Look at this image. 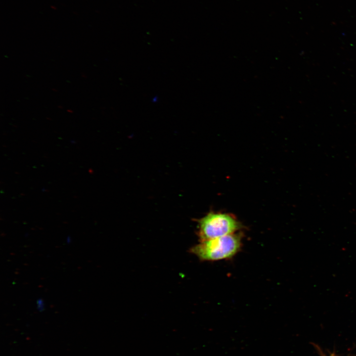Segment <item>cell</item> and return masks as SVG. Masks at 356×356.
Masks as SVG:
<instances>
[{
    "mask_svg": "<svg viewBox=\"0 0 356 356\" xmlns=\"http://www.w3.org/2000/svg\"><path fill=\"white\" fill-rule=\"evenodd\" d=\"M242 226L232 215L210 212L198 220V236L204 241L235 233Z\"/></svg>",
    "mask_w": 356,
    "mask_h": 356,
    "instance_id": "obj_2",
    "label": "cell"
},
{
    "mask_svg": "<svg viewBox=\"0 0 356 356\" xmlns=\"http://www.w3.org/2000/svg\"><path fill=\"white\" fill-rule=\"evenodd\" d=\"M241 246V235L235 233L200 241L190 252L201 261H216L233 257L240 251Z\"/></svg>",
    "mask_w": 356,
    "mask_h": 356,
    "instance_id": "obj_1",
    "label": "cell"
},
{
    "mask_svg": "<svg viewBox=\"0 0 356 356\" xmlns=\"http://www.w3.org/2000/svg\"><path fill=\"white\" fill-rule=\"evenodd\" d=\"M50 7H51L52 9H54V10H55V9H56V7H55V6H53V5H51V6H50Z\"/></svg>",
    "mask_w": 356,
    "mask_h": 356,
    "instance_id": "obj_3",
    "label": "cell"
}]
</instances>
